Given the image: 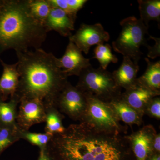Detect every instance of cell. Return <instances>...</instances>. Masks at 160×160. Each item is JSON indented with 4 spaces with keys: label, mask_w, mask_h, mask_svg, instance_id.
<instances>
[{
    "label": "cell",
    "mask_w": 160,
    "mask_h": 160,
    "mask_svg": "<svg viewBox=\"0 0 160 160\" xmlns=\"http://www.w3.org/2000/svg\"><path fill=\"white\" fill-rule=\"evenodd\" d=\"M48 32L44 24L32 16L28 0H3L0 6V56L9 49L25 52L30 48L39 49Z\"/></svg>",
    "instance_id": "obj_2"
},
{
    "label": "cell",
    "mask_w": 160,
    "mask_h": 160,
    "mask_svg": "<svg viewBox=\"0 0 160 160\" xmlns=\"http://www.w3.org/2000/svg\"><path fill=\"white\" fill-rule=\"evenodd\" d=\"M140 19L146 26L149 27L151 21H155L160 23V0H138Z\"/></svg>",
    "instance_id": "obj_16"
},
{
    "label": "cell",
    "mask_w": 160,
    "mask_h": 160,
    "mask_svg": "<svg viewBox=\"0 0 160 160\" xmlns=\"http://www.w3.org/2000/svg\"><path fill=\"white\" fill-rule=\"evenodd\" d=\"M57 63L68 77L79 76L84 69L91 66L90 60L84 57L81 50L71 41H69L63 56L57 59Z\"/></svg>",
    "instance_id": "obj_9"
},
{
    "label": "cell",
    "mask_w": 160,
    "mask_h": 160,
    "mask_svg": "<svg viewBox=\"0 0 160 160\" xmlns=\"http://www.w3.org/2000/svg\"><path fill=\"white\" fill-rule=\"evenodd\" d=\"M52 8H58L70 14L77 16L78 12L83 8L86 0H49Z\"/></svg>",
    "instance_id": "obj_24"
},
{
    "label": "cell",
    "mask_w": 160,
    "mask_h": 160,
    "mask_svg": "<svg viewBox=\"0 0 160 160\" xmlns=\"http://www.w3.org/2000/svg\"><path fill=\"white\" fill-rule=\"evenodd\" d=\"M16 53L20 78L15 97L19 102L22 99L40 100L46 110L55 108L58 96L68 82L58 58L41 48Z\"/></svg>",
    "instance_id": "obj_1"
},
{
    "label": "cell",
    "mask_w": 160,
    "mask_h": 160,
    "mask_svg": "<svg viewBox=\"0 0 160 160\" xmlns=\"http://www.w3.org/2000/svg\"><path fill=\"white\" fill-rule=\"evenodd\" d=\"M69 38V41L87 54L92 46L108 42L110 36L100 23L91 25L82 24L75 33Z\"/></svg>",
    "instance_id": "obj_7"
},
{
    "label": "cell",
    "mask_w": 160,
    "mask_h": 160,
    "mask_svg": "<svg viewBox=\"0 0 160 160\" xmlns=\"http://www.w3.org/2000/svg\"><path fill=\"white\" fill-rule=\"evenodd\" d=\"M85 94L87 100L88 115L92 121L102 127H117V123L109 106L93 95Z\"/></svg>",
    "instance_id": "obj_10"
},
{
    "label": "cell",
    "mask_w": 160,
    "mask_h": 160,
    "mask_svg": "<svg viewBox=\"0 0 160 160\" xmlns=\"http://www.w3.org/2000/svg\"><path fill=\"white\" fill-rule=\"evenodd\" d=\"M77 16L58 8H52L44 25L48 31L57 32L63 37H70L74 30Z\"/></svg>",
    "instance_id": "obj_11"
},
{
    "label": "cell",
    "mask_w": 160,
    "mask_h": 160,
    "mask_svg": "<svg viewBox=\"0 0 160 160\" xmlns=\"http://www.w3.org/2000/svg\"><path fill=\"white\" fill-rule=\"evenodd\" d=\"M46 149L52 160H120L113 145L90 137L82 125H72L63 133L54 135Z\"/></svg>",
    "instance_id": "obj_3"
},
{
    "label": "cell",
    "mask_w": 160,
    "mask_h": 160,
    "mask_svg": "<svg viewBox=\"0 0 160 160\" xmlns=\"http://www.w3.org/2000/svg\"><path fill=\"white\" fill-rule=\"evenodd\" d=\"M21 130L17 125L12 126L0 125V155L9 146L21 139Z\"/></svg>",
    "instance_id": "obj_19"
},
{
    "label": "cell",
    "mask_w": 160,
    "mask_h": 160,
    "mask_svg": "<svg viewBox=\"0 0 160 160\" xmlns=\"http://www.w3.org/2000/svg\"><path fill=\"white\" fill-rule=\"evenodd\" d=\"M39 156L38 160H52L47 151L46 146L40 149Z\"/></svg>",
    "instance_id": "obj_28"
},
{
    "label": "cell",
    "mask_w": 160,
    "mask_h": 160,
    "mask_svg": "<svg viewBox=\"0 0 160 160\" xmlns=\"http://www.w3.org/2000/svg\"><path fill=\"white\" fill-rule=\"evenodd\" d=\"M149 111L155 117L160 118V101L159 98H157L150 101Z\"/></svg>",
    "instance_id": "obj_27"
},
{
    "label": "cell",
    "mask_w": 160,
    "mask_h": 160,
    "mask_svg": "<svg viewBox=\"0 0 160 160\" xmlns=\"http://www.w3.org/2000/svg\"><path fill=\"white\" fill-rule=\"evenodd\" d=\"M3 72L0 78V99L6 101L13 97L17 90L20 74L18 70V63L8 64L0 58Z\"/></svg>",
    "instance_id": "obj_12"
},
{
    "label": "cell",
    "mask_w": 160,
    "mask_h": 160,
    "mask_svg": "<svg viewBox=\"0 0 160 160\" xmlns=\"http://www.w3.org/2000/svg\"><path fill=\"white\" fill-rule=\"evenodd\" d=\"M94 57L99 62L100 67L106 70L110 63H116L118 58L112 54L111 47L109 44H101L95 47L94 50Z\"/></svg>",
    "instance_id": "obj_23"
},
{
    "label": "cell",
    "mask_w": 160,
    "mask_h": 160,
    "mask_svg": "<svg viewBox=\"0 0 160 160\" xmlns=\"http://www.w3.org/2000/svg\"><path fill=\"white\" fill-rule=\"evenodd\" d=\"M159 94V92L152 91L137 83L135 86L127 89L124 95L123 101L132 109H141Z\"/></svg>",
    "instance_id": "obj_14"
},
{
    "label": "cell",
    "mask_w": 160,
    "mask_h": 160,
    "mask_svg": "<svg viewBox=\"0 0 160 160\" xmlns=\"http://www.w3.org/2000/svg\"><path fill=\"white\" fill-rule=\"evenodd\" d=\"M139 70L138 64L134 62L130 58L123 57L122 62L119 68L112 72V75L118 86L128 89L136 85Z\"/></svg>",
    "instance_id": "obj_13"
},
{
    "label": "cell",
    "mask_w": 160,
    "mask_h": 160,
    "mask_svg": "<svg viewBox=\"0 0 160 160\" xmlns=\"http://www.w3.org/2000/svg\"><path fill=\"white\" fill-rule=\"evenodd\" d=\"M3 0H0V6L2 5V3Z\"/></svg>",
    "instance_id": "obj_31"
},
{
    "label": "cell",
    "mask_w": 160,
    "mask_h": 160,
    "mask_svg": "<svg viewBox=\"0 0 160 160\" xmlns=\"http://www.w3.org/2000/svg\"><path fill=\"white\" fill-rule=\"evenodd\" d=\"M19 102L15 97L9 102L0 99V125L12 126L16 125L17 107Z\"/></svg>",
    "instance_id": "obj_18"
},
{
    "label": "cell",
    "mask_w": 160,
    "mask_h": 160,
    "mask_svg": "<svg viewBox=\"0 0 160 160\" xmlns=\"http://www.w3.org/2000/svg\"><path fill=\"white\" fill-rule=\"evenodd\" d=\"M52 136L46 132L37 133L21 130V139L26 140L32 145L38 146L40 149L47 146Z\"/></svg>",
    "instance_id": "obj_25"
},
{
    "label": "cell",
    "mask_w": 160,
    "mask_h": 160,
    "mask_svg": "<svg viewBox=\"0 0 160 160\" xmlns=\"http://www.w3.org/2000/svg\"><path fill=\"white\" fill-rule=\"evenodd\" d=\"M77 88L85 93L95 94L96 97L114 98L117 95L118 86L112 73L99 67L90 66L80 73Z\"/></svg>",
    "instance_id": "obj_5"
},
{
    "label": "cell",
    "mask_w": 160,
    "mask_h": 160,
    "mask_svg": "<svg viewBox=\"0 0 160 160\" xmlns=\"http://www.w3.org/2000/svg\"><path fill=\"white\" fill-rule=\"evenodd\" d=\"M54 106L70 117L77 118L86 109L87 100L85 93L68 82L58 96Z\"/></svg>",
    "instance_id": "obj_6"
},
{
    "label": "cell",
    "mask_w": 160,
    "mask_h": 160,
    "mask_svg": "<svg viewBox=\"0 0 160 160\" xmlns=\"http://www.w3.org/2000/svg\"><path fill=\"white\" fill-rule=\"evenodd\" d=\"M133 150L137 160H146L151 151L152 140L144 130L138 132L132 137Z\"/></svg>",
    "instance_id": "obj_17"
},
{
    "label": "cell",
    "mask_w": 160,
    "mask_h": 160,
    "mask_svg": "<svg viewBox=\"0 0 160 160\" xmlns=\"http://www.w3.org/2000/svg\"><path fill=\"white\" fill-rule=\"evenodd\" d=\"M154 147L156 150L158 151H160V135H158L154 141Z\"/></svg>",
    "instance_id": "obj_29"
},
{
    "label": "cell",
    "mask_w": 160,
    "mask_h": 160,
    "mask_svg": "<svg viewBox=\"0 0 160 160\" xmlns=\"http://www.w3.org/2000/svg\"><path fill=\"white\" fill-rule=\"evenodd\" d=\"M120 24L122 30L118 37L112 43V48L115 51L138 64L142 55L141 47L147 45L146 35L149 34V27L134 16L124 19Z\"/></svg>",
    "instance_id": "obj_4"
},
{
    "label": "cell",
    "mask_w": 160,
    "mask_h": 160,
    "mask_svg": "<svg viewBox=\"0 0 160 160\" xmlns=\"http://www.w3.org/2000/svg\"><path fill=\"white\" fill-rule=\"evenodd\" d=\"M28 5L32 16L44 25L52 8L49 0H28Z\"/></svg>",
    "instance_id": "obj_21"
},
{
    "label": "cell",
    "mask_w": 160,
    "mask_h": 160,
    "mask_svg": "<svg viewBox=\"0 0 160 160\" xmlns=\"http://www.w3.org/2000/svg\"><path fill=\"white\" fill-rule=\"evenodd\" d=\"M150 160H160V156H158L154 157L151 159Z\"/></svg>",
    "instance_id": "obj_30"
},
{
    "label": "cell",
    "mask_w": 160,
    "mask_h": 160,
    "mask_svg": "<svg viewBox=\"0 0 160 160\" xmlns=\"http://www.w3.org/2000/svg\"><path fill=\"white\" fill-rule=\"evenodd\" d=\"M149 36L150 38L154 40L155 44L153 46H150L148 45L146 46L149 52L147 56L150 58L154 59L160 56V38L153 37L149 35Z\"/></svg>",
    "instance_id": "obj_26"
},
{
    "label": "cell",
    "mask_w": 160,
    "mask_h": 160,
    "mask_svg": "<svg viewBox=\"0 0 160 160\" xmlns=\"http://www.w3.org/2000/svg\"><path fill=\"white\" fill-rule=\"evenodd\" d=\"M147 68L144 74L137 79V84L152 91L159 93L160 88V62H152L145 58Z\"/></svg>",
    "instance_id": "obj_15"
},
{
    "label": "cell",
    "mask_w": 160,
    "mask_h": 160,
    "mask_svg": "<svg viewBox=\"0 0 160 160\" xmlns=\"http://www.w3.org/2000/svg\"><path fill=\"white\" fill-rule=\"evenodd\" d=\"M19 104L16 123L22 131H29L33 125L46 122V109L40 100L22 99Z\"/></svg>",
    "instance_id": "obj_8"
},
{
    "label": "cell",
    "mask_w": 160,
    "mask_h": 160,
    "mask_svg": "<svg viewBox=\"0 0 160 160\" xmlns=\"http://www.w3.org/2000/svg\"><path fill=\"white\" fill-rule=\"evenodd\" d=\"M45 122V132L51 135L63 133L66 130L62 123L61 114L54 107L46 110Z\"/></svg>",
    "instance_id": "obj_20"
},
{
    "label": "cell",
    "mask_w": 160,
    "mask_h": 160,
    "mask_svg": "<svg viewBox=\"0 0 160 160\" xmlns=\"http://www.w3.org/2000/svg\"><path fill=\"white\" fill-rule=\"evenodd\" d=\"M111 104L117 114L125 123L132 124L138 121V116L136 110L123 100H113Z\"/></svg>",
    "instance_id": "obj_22"
}]
</instances>
